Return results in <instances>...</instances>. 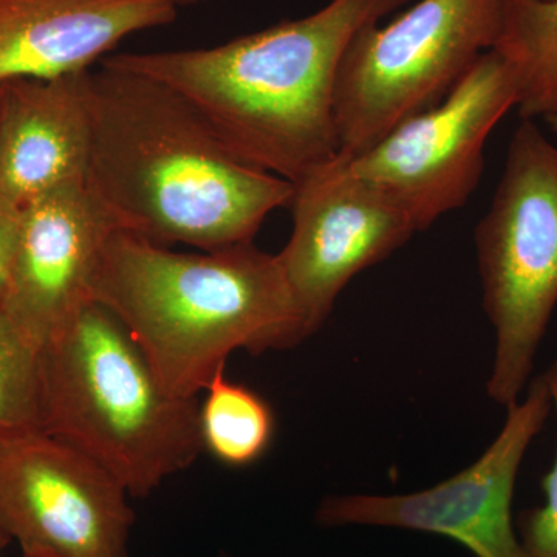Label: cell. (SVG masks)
<instances>
[{"instance_id": "obj_1", "label": "cell", "mask_w": 557, "mask_h": 557, "mask_svg": "<svg viewBox=\"0 0 557 557\" xmlns=\"http://www.w3.org/2000/svg\"><path fill=\"white\" fill-rule=\"evenodd\" d=\"M87 188L116 228L170 247L248 244L293 185L245 163L177 91L100 62L90 70Z\"/></svg>"}, {"instance_id": "obj_2", "label": "cell", "mask_w": 557, "mask_h": 557, "mask_svg": "<svg viewBox=\"0 0 557 557\" xmlns=\"http://www.w3.org/2000/svg\"><path fill=\"white\" fill-rule=\"evenodd\" d=\"M410 0H330L218 47L120 53L101 62L177 91L245 163L295 185L339 150L335 90L358 33Z\"/></svg>"}, {"instance_id": "obj_3", "label": "cell", "mask_w": 557, "mask_h": 557, "mask_svg": "<svg viewBox=\"0 0 557 557\" xmlns=\"http://www.w3.org/2000/svg\"><path fill=\"white\" fill-rule=\"evenodd\" d=\"M90 295L178 398H199L233 351L259 355L309 338L277 255L255 242L178 252L115 230Z\"/></svg>"}, {"instance_id": "obj_4", "label": "cell", "mask_w": 557, "mask_h": 557, "mask_svg": "<svg viewBox=\"0 0 557 557\" xmlns=\"http://www.w3.org/2000/svg\"><path fill=\"white\" fill-rule=\"evenodd\" d=\"M42 431L146 497L203 453L200 399L172 395L112 311L89 300L39 350Z\"/></svg>"}, {"instance_id": "obj_5", "label": "cell", "mask_w": 557, "mask_h": 557, "mask_svg": "<svg viewBox=\"0 0 557 557\" xmlns=\"http://www.w3.org/2000/svg\"><path fill=\"white\" fill-rule=\"evenodd\" d=\"M475 249L494 329L487 397L509 408L530 384L557 307V146L534 120L512 134Z\"/></svg>"}, {"instance_id": "obj_6", "label": "cell", "mask_w": 557, "mask_h": 557, "mask_svg": "<svg viewBox=\"0 0 557 557\" xmlns=\"http://www.w3.org/2000/svg\"><path fill=\"white\" fill-rule=\"evenodd\" d=\"M505 0H420L369 25L341 62L335 121L341 153L359 156L401 121L438 104L494 49Z\"/></svg>"}, {"instance_id": "obj_7", "label": "cell", "mask_w": 557, "mask_h": 557, "mask_svg": "<svg viewBox=\"0 0 557 557\" xmlns=\"http://www.w3.org/2000/svg\"><path fill=\"white\" fill-rule=\"evenodd\" d=\"M516 106L515 75L490 50L438 104L348 159L358 175L405 209L417 231H424L468 203L485 170L487 138Z\"/></svg>"}, {"instance_id": "obj_8", "label": "cell", "mask_w": 557, "mask_h": 557, "mask_svg": "<svg viewBox=\"0 0 557 557\" xmlns=\"http://www.w3.org/2000/svg\"><path fill=\"white\" fill-rule=\"evenodd\" d=\"M507 420L485 453L463 471L418 493L348 494L324 498L322 527H386L454 539L475 557H530L512 527V496L520 465L553 409L544 373L525 397L509 406Z\"/></svg>"}, {"instance_id": "obj_9", "label": "cell", "mask_w": 557, "mask_h": 557, "mask_svg": "<svg viewBox=\"0 0 557 557\" xmlns=\"http://www.w3.org/2000/svg\"><path fill=\"white\" fill-rule=\"evenodd\" d=\"M126 487L97 461L36 431L0 440V530L25 557H127Z\"/></svg>"}, {"instance_id": "obj_10", "label": "cell", "mask_w": 557, "mask_h": 557, "mask_svg": "<svg viewBox=\"0 0 557 557\" xmlns=\"http://www.w3.org/2000/svg\"><path fill=\"white\" fill-rule=\"evenodd\" d=\"M292 236L277 258L309 336L343 289L417 233L405 209L338 153L293 185Z\"/></svg>"}, {"instance_id": "obj_11", "label": "cell", "mask_w": 557, "mask_h": 557, "mask_svg": "<svg viewBox=\"0 0 557 557\" xmlns=\"http://www.w3.org/2000/svg\"><path fill=\"white\" fill-rule=\"evenodd\" d=\"M116 228L87 185L25 205L2 309L33 346H44L91 300V282Z\"/></svg>"}, {"instance_id": "obj_12", "label": "cell", "mask_w": 557, "mask_h": 557, "mask_svg": "<svg viewBox=\"0 0 557 557\" xmlns=\"http://www.w3.org/2000/svg\"><path fill=\"white\" fill-rule=\"evenodd\" d=\"M94 119L90 70L0 86V201H30L87 185Z\"/></svg>"}, {"instance_id": "obj_13", "label": "cell", "mask_w": 557, "mask_h": 557, "mask_svg": "<svg viewBox=\"0 0 557 557\" xmlns=\"http://www.w3.org/2000/svg\"><path fill=\"white\" fill-rule=\"evenodd\" d=\"M175 17L170 0H0V86L87 72L127 36Z\"/></svg>"}, {"instance_id": "obj_14", "label": "cell", "mask_w": 557, "mask_h": 557, "mask_svg": "<svg viewBox=\"0 0 557 557\" xmlns=\"http://www.w3.org/2000/svg\"><path fill=\"white\" fill-rule=\"evenodd\" d=\"M494 51L518 83L520 119H557V0H505Z\"/></svg>"}, {"instance_id": "obj_15", "label": "cell", "mask_w": 557, "mask_h": 557, "mask_svg": "<svg viewBox=\"0 0 557 557\" xmlns=\"http://www.w3.org/2000/svg\"><path fill=\"white\" fill-rule=\"evenodd\" d=\"M203 395L199 421L205 450L233 468L258 461L274 437L276 421L269 403L226 379L225 369L209 381Z\"/></svg>"}, {"instance_id": "obj_16", "label": "cell", "mask_w": 557, "mask_h": 557, "mask_svg": "<svg viewBox=\"0 0 557 557\" xmlns=\"http://www.w3.org/2000/svg\"><path fill=\"white\" fill-rule=\"evenodd\" d=\"M42 431L39 348L0 309V440Z\"/></svg>"}, {"instance_id": "obj_17", "label": "cell", "mask_w": 557, "mask_h": 557, "mask_svg": "<svg viewBox=\"0 0 557 557\" xmlns=\"http://www.w3.org/2000/svg\"><path fill=\"white\" fill-rule=\"evenodd\" d=\"M553 409L557 410V359L544 373ZM545 502L542 507L530 511L523 523V547L530 557H557V456L555 465L542 480Z\"/></svg>"}, {"instance_id": "obj_18", "label": "cell", "mask_w": 557, "mask_h": 557, "mask_svg": "<svg viewBox=\"0 0 557 557\" xmlns=\"http://www.w3.org/2000/svg\"><path fill=\"white\" fill-rule=\"evenodd\" d=\"M20 212V209L11 208L0 201V307L5 298L14 255H16Z\"/></svg>"}, {"instance_id": "obj_19", "label": "cell", "mask_w": 557, "mask_h": 557, "mask_svg": "<svg viewBox=\"0 0 557 557\" xmlns=\"http://www.w3.org/2000/svg\"><path fill=\"white\" fill-rule=\"evenodd\" d=\"M175 7L196 5V3L208 2V0H170Z\"/></svg>"}, {"instance_id": "obj_20", "label": "cell", "mask_w": 557, "mask_h": 557, "mask_svg": "<svg viewBox=\"0 0 557 557\" xmlns=\"http://www.w3.org/2000/svg\"><path fill=\"white\" fill-rule=\"evenodd\" d=\"M10 539L5 536V533H3L2 530H0V557H3V548L9 545Z\"/></svg>"}, {"instance_id": "obj_21", "label": "cell", "mask_w": 557, "mask_h": 557, "mask_svg": "<svg viewBox=\"0 0 557 557\" xmlns=\"http://www.w3.org/2000/svg\"><path fill=\"white\" fill-rule=\"evenodd\" d=\"M553 124L557 127V119L552 121Z\"/></svg>"}, {"instance_id": "obj_22", "label": "cell", "mask_w": 557, "mask_h": 557, "mask_svg": "<svg viewBox=\"0 0 557 557\" xmlns=\"http://www.w3.org/2000/svg\"><path fill=\"white\" fill-rule=\"evenodd\" d=\"M22 557H25V556H22Z\"/></svg>"}]
</instances>
